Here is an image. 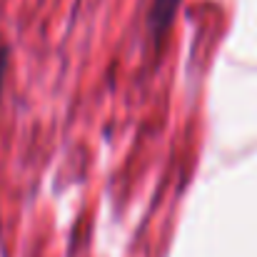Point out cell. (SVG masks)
<instances>
[{"mask_svg":"<svg viewBox=\"0 0 257 257\" xmlns=\"http://www.w3.org/2000/svg\"><path fill=\"white\" fill-rule=\"evenodd\" d=\"M8 65H10V45H8V40L0 35V95H3V85H5Z\"/></svg>","mask_w":257,"mask_h":257,"instance_id":"obj_2","label":"cell"},{"mask_svg":"<svg viewBox=\"0 0 257 257\" xmlns=\"http://www.w3.org/2000/svg\"><path fill=\"white\" fill-rule=\"evenodd\" d=\"M182 0H153L150 13H148V33L155 43H160L165 38V33L170 30L172 20L180 10Z\"/></svg>","mask_w":257,"mask_h":257,"instance_id":"obj_1","label":"cell"}]
</instances>
